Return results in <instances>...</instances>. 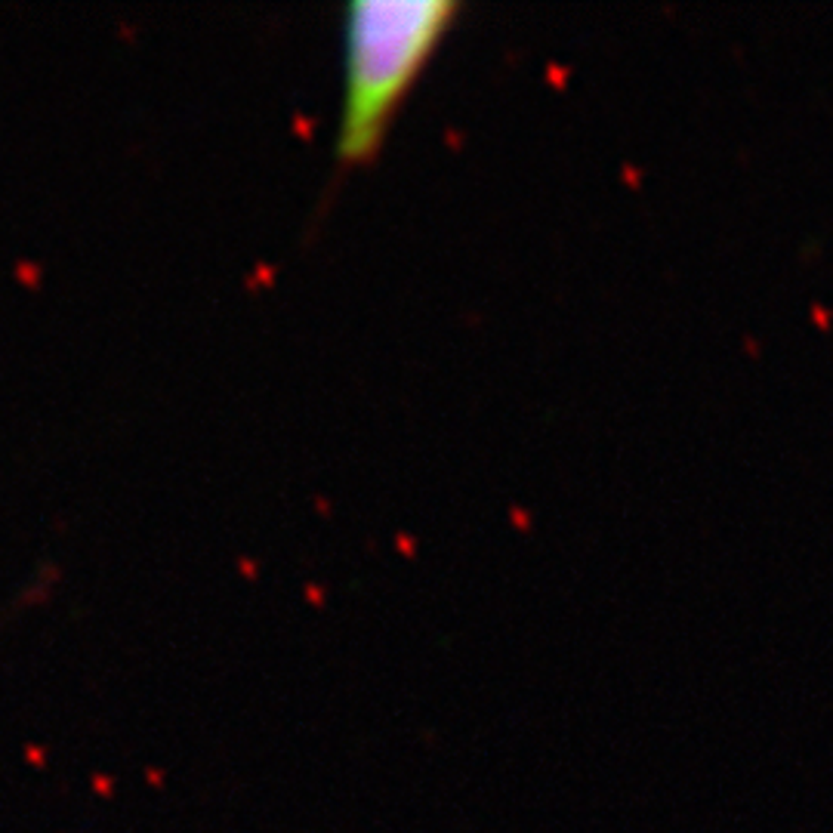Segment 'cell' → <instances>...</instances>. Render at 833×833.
I'll return each mask as SVG.
<instances>
[{"instance_id": "obj_1", "label": "cell", "mask_w": 833, "mask_h": 833, "mask_svg": "<svg viewBox=\"0 0 833 833\" xmlns=\"http://www.w3.org/2000/svg\"><path fill=\"white\" fill-rule=\"evenodd\" d=\"M463 6L454 0H352L343 10V96L334 158L340 170L380 154L392 121Z\"/></svg>"}]
</instances>
